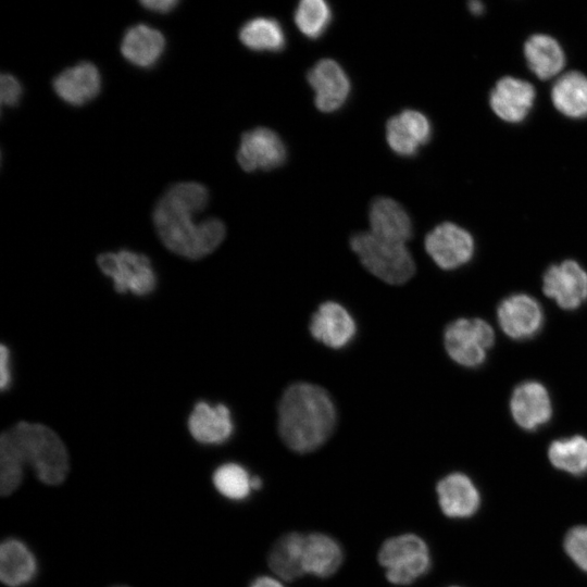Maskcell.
Listing matches in <instances>:
<instances>
[{
  "label": "cell",
  "instance_id": "6da1fadb",
  "mask_svg": "<svg viewBox=\"0 0 587 587\" xmlns=\"http://www.w3.org/2000/svg\"><path fill=\"white\" fill-rule=\"evenodd\" d=\"M208 203L209 190L195 182L177 183L160 198L152 217L158 235L168 250L197 260L210 254L222 243L226 228L221 220H195Z\"/></svg>",
  "mask_w": 587,
  "mask_h": 587
},
{
  "label": "cell",
  "instance_id": "7a4b0ae2",
  "mask_svg": "<svg viewBox=\"0 0 587 587\" xmlns=\"http://www.w3.org/2000/svg\"><path fill=\"white\" fill-rule=\"evenodd\" d=\"M25 466L46 485L62 484L70 471L65 445L50 427L22 421L0 436V492L10 496L21 485Z\"/></svg>",
  "mask_w": 587,
  "mask_h": 587
},
{
  "label": "cell",
  "instance_id": "3957f363",
  "mask_svg": "<svg viewBox=\"0 0 587 587\" xmlns=\"http://www.w3.org/2000/svg\"><path fill=\"white\" fill-rule=\"evenodd\" d=\"M336 409L322 387L309 383L289 386L278 405V430L285 445L298 453L321 447L336 425Z\"/></svg>",
  "mask_w": 587,
  "mask_h": 587
},
{
  "label": "cell",
  "instance_id": "277c9868",
  "mask_svg": "<svg viewBox=\"0 0 587 587\" xmlns=\"http://www.w3.org/2000/svg\"><path fill=\"white\" fill-rule=\"evenodd\" d=\"M350 247L363 266L387 284H403L415 272L413 258L403 243L380 239L371 232H360L350 238Z\"/></svg>",
  "mask_w": 587,
  "mask_h": 587
},
{
  "label": "cell",
  "instance_id": "5b68a950",
  "mask_svg": "<svg viewBox=\"0 0 587 587\" xmlns=\"http://www.w3.org/2000/svg\"><path fill=\"white\" fill-rule=\"evenodd\" d=\"M377 559L385 575L394 585H410L423 576L430 566L426 542L415 534H402L385 540Z\"/></svg>",
  "mask_w": 587,
  "mask_h": 587
},
{
  "label": "cell",
  "instance_id": "8992f818",
  "mask_svg": "<svg viewBox=\"0 0 587 587\" xmlns=\"http://www.w3.org/2000/svg\"><path fill=\"white\" fill-rule=\"evenodd\" d=\"M97 264L120 294L147 296L157 287V274L146 254L126 249L104 252L98 255Z\"/></svg>",
  "mask_w": 587,
  "mask_h": 587
},
{
  "label": "cell",
  "instance_id": "52a82bcc",
  "mask_svg": "<svg viewBox=\"0 0 587 587\" xmlns=\"http://www.w3.org/2000/svg\"><path fill=\"white\" fill-rule=\"evenodd\" d=\"M445 347L449 357L460 365L477 367L495 342L492 327L480 319H459L445 330Z\"/></svg>",
  "mask_w": 587,
  "mask_h": 587
},
{
  "label": "cell",
  "instance_id": "ba28073f",
  "mask_svg": "<svg viewBox=\"0 0 587 587\" xmlns=\"http://www.w3.org/2000/svg\"><path fill=\"white\" fill-rule=\"evenodd\" d=\"M425 249L439 267L453 270L472 259L475 242L466 229L446 222L426 235Z\"/></svg>",
  "mask_w": 587,
  "mask_h": 587
},
{
  "label": "cell",
  "instance_id": "9c48e42d",
  "mask_svg": "<svg viewBox=\"0 0 587 587\" xmlns=\"http://www.w3.org/2000/svg\"><path fill=\"white\" fill-rule=\"evenodd\" d=\"M286 159V146L274 130L255 127L242 134L237 161L243 171H271L282 166Z\"/></svg>",
  "mask_w": 587,
  "mask_h": 587
},
{
  "label": "cell",
  "instance_id": "30bf717a",
  "mask_svg": "<svg viewBox=\"0 0 587 587\" xmlns=\"http://www.w3.org/2000/svg\"><path fill=\"white\" fill-rule=\"evenodd\" d=\"M542 289L564 310H574L587 300V272L574 260L553 264L544 274Z\"/></svg>",
  "mask_w": 587,
  "mask_h": 587
},
{
  "label": "cell",
  "instance_id": "8fae6325",
  "mask_svg": "<svg viewBox=\"0 0 587 587\" xmlns=\"http://www.w3.org/2000/svg\"><path fill=\"white\" fill-rule=\"evenodd\" d=\"M497 316L501 329L516 340L534 337L544 324V312L539 302L525 294L504 298L498 307Z\"/></svg>",
  "mask_w": 587,
  "mask_h": 587
},
{
  "label": "cell",
  "instance_id": "7c38bea8",
  "mask_svg": "<svg viewBox=\"0 0 587 587\" xmlns=\"http://www.w3.org/2000/svg\"><path fill=\"white\" fill-rule=\"evenodd\" d=\"M307 79L314 90L315 105L322 112L337 111L349 97V77L335 60L323 59L316 62L308 72Z\"/></svg>",
  "mask_w": 587,
  "mask_h": 587
},
{
  "label": "cell",
  "instance_id": "4fadbf2b",
  "mask_svg": "<svg viewBox=\"0 0 587 587\" xmlns=\"http://www.w3.org/2000/svg\"><path fill=\"white\" fill-rule=\"evenodd\" d=\"M432 137V124L416 110H404L386 124V139L390 149L401 157H413Z\"/></svg>",
  "mask_w": 587,
  "mask_h": 587
},
{
  "label": "cell",
  "instance_id": "5bb4252c",
  "mask_svg": "<svg viewBox=\"0 0 587 587\" xmlns=\"http://www.w3.org/2000/svg\"><path fill=\"white\" fill-rule=\"evenodd\" d=\"M535 97V88L529 82L504 76L492 88L489 104L494 113L502 121L520 123L530 112Z\"/></svg>",
  "mask_w": 587,
  "mask_h": 587
},
{
  "label": "cell",
  "instance_id": "9a60e30c",
  "mask_svg": "<svg viewBox=\"0 0 587 587\" xmlns=\"http://www.w3.org/2000/svg\"><path fill=\"white\" fill-rule=\"evenodd\" d=\"M510 410L516 424L526 430H535L547 424L552 415L547 388L534 380L520 384L512 394Z\"/></svg>",
  "mask_w": 587,
  "mask_h": 587
},
{
  "label": "cell",
  "instance_id": "2e32d148",
  "mask_svg": "<svg viewBox=\"0 0 587 587\" xmlns=\"http://www.w3.org/2000/svg\"><path fill=\"white\" fill-rule=\"evenodd\" d=\"M310 332L327 347L339 349L354 337L355 323L342 305L328 301L322 303L313 314Z\"/></svg>",
  "mask_w": 587,
  "mask_h": 587
},
{
  "label": "cell",
  "instance_id": "e0dca14e",
  "mask_svg": "<svg viewBox=\"0 0 587 587\" xmlns=\"http://www.w3.org/2000/svg\"><path fill=\"white\" fill-rule=\"evenodd\" d=\"M52 85L64 102L83 105L98 96L101 76L95 64L83 61L62 71L54 77Z\"/></svg>",
  "mask_w": 587,
  "mask_h": 587
},
{
  "label": "cell",
  "instance_id": "ac0fdd59",
  "mask_svg": "<svg viewBox=\"0 0 587 587\" xmlns=\"http://www.w3.org/2000/svg\"><path fill=\"white\" fill-rule=\"evenodd\" d=\"M191 436L201 444L218 445L229 439L234 422L229 409L222 403L212 405L199 401L188 419Z\"/></svg>",
  "mask_w": 587,
  "mask_h": 587
},
{
  "label": "cell",
  "instance_id": "d6986e66",
  "mask_svg": "<svg viewBox=\"0 0 587 587\" xmlns=\"http://www.w3.org/2000/svg\"><path fill=\"white\" fill-rule=\"evenodd\" d=\"M369 220L370 232L380 239L405 245L412 236L408 212L391 198H375L370 207Z\"/></svg>",
  "mask_w": 587,
  "mask_h": 587
},
{
  "label": "cell",
  "instance_id": "ffe728a7",
  "mask_svg": "<svg viewBox=\"0 0 587 587\" xmlns=\"http://www.w3.org/2000/svg\"><path fill=\"white\" fill-rule=\"evenodd\" d=\"M436 490L441 511L449 517H470L479 508V492L472 479L462 473L445 476L437 484Z\"/></svg>",
  "mask_w": 587,
  "mask_h": 587
},
{
  "label": "cell",
  "instance_id": "44dd1931",
  "mask_svg": "<svg viewBox=\"0 0 587 587\" xmlns=\"http://www.w3.org/2000/svg\"><path fill=\"white\" fill-rule=\"evenodd\" d=\"M165 49L163 34L147 24L130 26L123 36L121 52L132 64L150 67L157 63Z\"/></svg>",
  "mask_w": 587,
  "mask_h": 587
},
{
  "label": "cell",
  "instance_id": "7402d4cb",
  "mask_svg": "<svg viewBox=\"0 0 587 587\" xmlns=\"http://www.w3.org/2000/svg\"><path fill=\"white\" fill-rule=\"evenodd\" d=\"M524 57L528 68L540 79L559 75L565 65L561 45L546 34L532 35L524 43Z\"/></svg>",
  "mask_w": 587,
  "mask_h": 587
},
{
  "label": "cell",
  "instance_id": "603a6c76",
  "mask_svg": "<svg viewBox=\"0 0 587 587\" xmlns=\"http://www.w3.org/2000/svg\"><path fill=\"white\" fill-rule=\"evenodd\" d=\"M342 549L337 540L322 533L305 535L303 569L305 574L328 577L337 572L342 562Z\"/></svg>",
  "mask_w": 587,
  "mask_h": 587
},
{
  "label": "cell",
  "instance_id": "cb8c5ba5",
  "mask_svg": "<svg viewBox=\"0 0 587 587\" xmlns=\"http://www.w3.org/2000/svg\"><path fill=\"white\" fill-rule=\"evenodd\" d=\"M551 101L570 118L587 117V76L578 71L559 76L551 88Z\"/></svg>",
  "mask_w": 587,
  "mask_h": 587
},
{
  "label": "cell",
  "instance_id": "d4e9b609",
  "mask_svg": "<svg viewBox=\"0 0 587 587\" xmlns=\"http://www.w3.org/2000/svg\"><path fill=\"white\" fill-rule=\"evenodd\" d=\"M36 559L20 540L7 539L0 547V579L9 587H20L36 574Z\"/></svg>",
  "mask_w": 587,
  "mask_h": 587
},
{
  "label": "cell",
  "instance_id": "484cf974",
  "mask_svg": "<svg viewBox=\"0 0 587 587\" xmlns=\"http://www.w3.org/2000/svg\"><path fill=\"white\" fill-rule=\"evenodd\" d=\"M305 535L290 532L279 537L268 553V566L284 580H295L302 576L303 546Z\"/></svg>",
  "mask_w": 587,
  "mask_h": 587
},
{
  "label": "cell",
  "instance_id": "4316f807",
  "mask_svg": "<svg viewBox=\"0 0 587 587\" xmlns=\"http://www.w3.org/2000/svg\"><path fill=\"white\" fill-rule=\"evenodd\" d=\"M239 39L250 50L261 52H279L286 46L284 28L272 17L249 20L241 26Z\"/></svg>",
  "mask_w": 587,
  "mask_h": 587
},
{
  "label": "cell",
  "instance_id": "83f0119b",
  "mask_svg": "<svg viewBox=\"0 0 587 587\" xmlns=\"http://www.w3.org/2000/svg\"><path fill=\"white\" fill-rule=\"evenodd\" d=\"M551 464L575 476L587 473V438L575 435L552 441L548 449Z\"/></svg>",
  "mask_w": 587,
  "mask_h": 587
},
{
  "label": "cell",
  "instance_id": "f1b7e54d",
  "mask_svg": "<svg viewBox=\"0 0 587 587\" xmlns=\"http://www.w3.org/2000/svg\"><path fill=\"white\" fill-rule=\"evenodd\" d=\"M332 22V10L323 0H302L295 11V23L308 38L322 36Z\"/></svg>",
  "mask_w": 587,
  "mask_h": 587
},
{
  "label": "cell",
  "instance_id": "f546056e",
  "mask_svg": "<svg viewBox=\"0 0 587 587\" xmlns=\"http://www.w3.org/2000/svg\"><path fill=\"white\" fill-rule=\"evenodd\" d=\"M251 478L245 467L237 463H225L213 474V484L217 491L232 500H242L252 490Z\"/></svg>",
  "mask_w": 587,
  "mask_h": 587
},
{
  "label": "cell",
  "instance_id": "4dcf8cb0",
  "mask_svg": "<svg viewBox=\"0 0 587 587\" xmlns=\"http://www.w3.org/2000/svg\"><path fill=\"white\" fill-rule=\"evenodd\" d=\"M564 549L573 562L587 572V526L570 529L564 538Z\"/></svg>",
  "mask_w": 587,
  "mask_h": 587
},
{
  "label": "cell",
  "instance_id": "1f68e13d",
  "mask_svg": "<svg viewBox=\"0 0 587 587\" xmlns=\"http://www.w3.org/2000/svg\"><path fill=\"white\" fill-rule=\"evenodd\" d=\"M0 99L2 105L13 107L22 97V85L13 75L7 73L0 79Z\"/></svg>",
  "mask_w": 587,
  "mask_h": 587
},
{
  "label": "cell",
  "instance_id": "d6a6232c",
  "mask_svg": "<svg viewBox=\"0 0 587 587\" xmlns=\"http://www.w3.org/2000/svg\"><path fill=\"white\" fill-rule=\"evenodd\" d=\"M12 355L9 347H0V387L2 391L10 388L12 384Z\"/></svg>",
  "mask_w": 587,
  "mask_h": 587
},
{
  "label": "cell",
  "instance_id": "836d02e7",
  "mask_svg": "<svg viewBox=\"0 0 587 587\" xmlns=\"http://www.w3.org/2000/svg\"><path fill=\"white\" fill-rule=\"evenodd\" d=\"M179 2L177 0H143L140 2L142 7L150 11L159 13H167L172 11Z\"/></svg>",
  "mask_w": 587,
  "mask_h": 587
},
{
  "label": "cell",
  "instance_id": "e575fe53",
  "mask_svg": "<svg viewBox=\"0 0 587 587\" xmlns=\"http://www.w3.org/2000/svg\"><path fill=\"white\" fill-rule=\"evenodd\" d=\"M250 587H285L278 579L271 576H260L254 579Z\"/></svg>",
  "mask_w": 587,
  "mask_h": 587
},
{
  "label": "cell",
  "instance_id": "d590c367",
  "mask_svg": "<svg viewBox=\"0 0 587 587\" xmlns=\"http://www.w3.org/2000/svg\"><path fill=\"white\" fill-rule=\"evenodd\" d=\"M470 11L474 14H480L484 10V5L478 1H472L469 3Z\"/></svg>",
  "mask_w": 587,
  "mask_h": 587
},
{
  "label": "cell",
  "instance_id": "8d00e7d4",
  "mask_svg": "<svg viewBox=\"0 0 587 587\" xmlns=\"http://www.w3.org/2000/svg\"><path fill=\"white\" fill-rule=\"evenodd\" d=\"M252 490H258L262 487V479L259 476H252L251 478Z\"/></svg>",
  "mask_w": 587,
  "mask_h": 587
},
{
  "label": "cell",
  "instance_id": "74e56055",
  "mask_svg": "<svg viewBox=\"0 0 587 587\" xmlns=\"http://www.w3.org/2000/svg\"><path fill=\"white\" fill-rule=\"evenodd\" d=\"M114 587H128V586H114Z\"/></svg>",
  "mask_w": 587,
  "mask_h": 587
}]
</instances>
